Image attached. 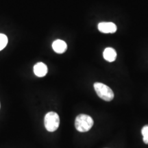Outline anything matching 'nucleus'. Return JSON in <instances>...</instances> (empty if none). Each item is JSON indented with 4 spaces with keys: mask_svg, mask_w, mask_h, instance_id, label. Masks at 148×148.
I'll return each mask as SVG.
<instances>
[{
    "mask_svg": "<svg viewBox=\"0 0 148 148\" xmlns=\"http://www.w3.org/2000/svg\"><path fill=\"white\" fill-rule=\"evenodd\" d=\"M94 124L93 119L87 114H80L77 116L75 120V127L80 132H86L90 130Z\"/></svg>",
    "mask_w": 148,
    "mask_h": 148,
    "instance_id": "nucleus-1",
    "label": "nucleus"
},
{
    "mask_svg": "<svg viewBox=\"0 0 148 148\" xmlns=\"http://www.w3.org/2000/svg\"><path fill=\"white\" fill-rule=\"evenodd\" d=\"M94 88L98 97L103 100L110 101L113 99L114 92L107 85L101 82H95L94 84Z\"/></svg>",
    "mask_w": 148,
    "mask_h": 148,
    "instance_id": "nucleus-2",
    "label": "nucleus"
},
{
    "mask_svg": "<svg viewBox=\"0 0 148 148\" xmlns=\"http://www.w3.org/2000/svg\"><path fill=\"white\" fill-rule=\"evenodd\" d=\"M45 127L49 132H54L60 125V117L55 112H49L46 114L44 119Z\"/></svg>",
    "mask_w": 148,
    "mask_h": 148,
    "instance_id": "nucleus-3",
    "label": "nucleus"
},
{
    "mask_svg": "<svg viewBox=\"0 0 148 148\" xmlns=\"http://www.w3.org/2000/svg\"><path fill=\"white\" fill-rule=\"evenodd\" d=\"M116 29V25L112 22H101L98 24V29L105 34L115 32Z\"/></svg>",
    "mask_w": 148,
    "mask_h": 148,
    "instance_id": "nucleus-4",
    "label": "nucleus"
},
{
    "mask_svg": "<svg viewBox=\"0 0 148 148\" xmlns=\"http://www.w3.org/2000/svg\"><path fill=\"white\" fill-rule=\"evenodd\" d=\"M34 73L38 77L45 76L47 73V66L42 62H38L34 66Z\"/></svg>",
    "mask_w": 148,
    "mask_h": 148,
    "instance_id": "nucleus-5",
    "label": "nucleus"
},
{
    "mask_svg": "<svg viewBox=\"0 0 148 148\" xmlns=\"http://www.w3.org/2000/svg\"><path fill=\"white\" fill-rule=\"evenodd\" d=\"M52 48L55 52L58 53H62L66 50L67 45H66V42L63 40L58 39L53 42Z\"/></svg>",
    "mask_w": 148,
    "mask_h": 148,
    "instance_id": "nucleus-6",
    "label": "nucleus"
},
{
    "mask_svg": "<svg viewBox=\"0 0 148 148\" xmlns=\"http://www.w3.org/2000/svg\"><path fill=\"white\" fill-rule=\"evenodd\" d=\"M103 58L108 62H113L116 58V52L113 48L107 47L103 51Z\"/></svg>",
    "mask_w": 148,
    "mask_h": 148,
    "instance_id": "nucleus-7",
    "label": "nucleus"
},
{
    "mask_svg": "<svg viewBox=\"0 0 148 148\" xmlns=\"http://www.w3.org/2000/svg\"><path fill=\"white\" fill-rule=\"evenodd\" d=\"M8 43V38L3 34H0V51L2 50Z\"/></svg>",
    "mask_w": 148,
    "mask_h": 148,
    "instance_id": "nucleus-8",
    "label": "nucleus"
},
{
    "mask_svg": "<svg viewBox=\"0 0 148 148\" xmlns=\"http://www.w3.org/2000/svg\"><path fill=\"white\" fill-rule=\"evenodd\" d=\"M141 133L143 137V142L145 144L148 145V125L143 126V127L141 130Z\"/></svg>",
    "mask_w": 148,
    "mask_h": 148,
    "instance_id": "nucleus-9",
    "label": "nucleus"
}]
</instances>
